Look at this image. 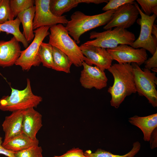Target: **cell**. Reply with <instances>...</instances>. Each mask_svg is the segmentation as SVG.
<instances>
[{
	"label": "cell",
	"mask_w": 157,
	"mask_h": 157,
	"mask_svg": "<svg viewBox=\"0 0 157 157\" xmlns=\"http://www.w3.org/2000/svg\"><path fill=\"white\" fill-rule=\"evenodd\" d=\"M108 70L113 75L114 82L108 88L111 96V106L117 108L125 98L136 92L131 63H115Z\"/></svg>",
	"instance_id": "1"
},
{
	"label": "cell",
	"mask_w": 157,
	"mask_h": 157,
	"mask_svg": "<svg viewBox=\"0 0 157 157\" xmlns=\"http://www.w3.org/2000/svg\"><path fill=\"white\" fill-rule=\"evenodd\" d=\"M117 9L108 10L94 15H89L77 11L71 16L65 27L69 34L76 44L85 33L96 28L106 25L111 19Z\"/></svg>",
	"instance_id": "2"
},
{
	"label": "cell",
	"mask_w": 157,
	"mask_h": 157,
	"mask_svg": "<svg viewBox=\"0 0 157 157\" xmlns=\"http://www.w3.org/2000/svg\"><path fill=\"white\" fill-rule=\"evenodd\" d=\"M49 29V43L65 53L75 66H82L85 57L80 47L70 36L65 26L60 24L50 27Z\"/></svg>",
	"instance_id": "3"
},
{
	"label": "cell",
	"mask_w": 157,
	"mask_h": 157,
	"mask_svg": "<svg viewBox=\"0 0 157 157\" xmlns=\"http://www.w3.org/2000/svg\"><path fill=\"white\" fill-rule=\"evenodd\" d=\"M10 96H5L0 99V110L13 112L30 108H36L42 100V98L33 92L30 80L27 79L25 88L22 90L11 87Z\"/></svg>",
	"instance_id": "4"
},
{
	"label": "cell",
	"mask_w": 157,
	"mask_h": 157,
	"mask_svg": "<svg viewBox=\"0 0 157 157\" xmlns=\"http://www.w3.org/2000/svg\"><path fill=\"white\" fill-rule=\"evenodd\" d=\"M90 38L94 39L83 44L99 47L104 49H111L120 44L131 46L135 40L134 34L126 29L115 27L102 32L92 31L90 33Z\"/></svg>",
	"instance_id": "5"
},
{
	"label": "cell",
	"mask_w": 157,
	"mask_h": 157,
	"mask_svg": "<svg viewBox=\"0 0 157 157\" xmlns=\"http://www.w3.org/2000/svg\"><path fill=\"white\" fill-rule=\"evenodd\" d=\"M132 74L136 92L145 97L154 107L157 106V77L155 72L145 68L142 69L135 63H132Z\"/></svg>",
	"instance_id": "6"
},
{
	"label": "cell",
	"mask_w": 157,
	"mask_h": 157,
	"mask_svg": "<svg viewBox=\"0 0 157 157\" xmlns=\"http://www.w3.org/2000/svg\"><path fill=\"white\" fill-rule=\"evenodd\" d=\"M133 3L141 16V18L136 20L140 26V31L138 38L131 46L135 49H144L153 55L157 50V38L151 34V29L157 15L155 14L147 15L142 12L135 2Z\"/></svg>",
	"instance_id": "7"
},
{
	"label": "cell",
	"mask_w": 157,
	"mask_h": 157,
	"mask_svg": "<svg viewBox=\"0 0 157 157\" xmlns=\"http://www.w3.org/2000/svg\"><path fill=\"white\" fill-rule=\"evenodd\" d=\"M49 26H43L34 31L35 36L31 44L26 49L21 51L20 56L15 65L19 66L24 71H28L33 66H39L41 63L38 53L43 40L50 34Z\"/></svg>",
	"instance_id": "8"
},
{
	"label": "cell",
	"mask_w": 157,
	"mask_h": 157,
	"mask_svg": "<svg viewBox=\"0 0 157 157\" xmlns=\"http://www.w3.org/2000/svg\"><path fill=\"white\" fill-rule=\"evenodd\" d=\"M50 0H35V8L33 21V29L43 26L50 27L58 24H67L68 20L66 16H56L51 11L49 7Z\"/></svg>",
	"instance_id": "9"
},
{
	"label": "cell",
	"mask_w": 157,
	"mask_h": 157,
	"mask_svg": "<svg viewBox=\"0 0 157 157\" xmlns=\"http://www.w3.org/2000/svg\"><path fill=\"white\" fill-rule=\"evenodd\" d=\"M106 50L113 60L119 64L135 63L140 66L147 59L148 56L145 49H135L127 44H120Z\"/></svg>",
	"instance_id": "10"
},
{
	"label": "cell",
	"mask_w": 157,
	"mask_h": 157,
	"mask_svg": "<svg viewBox=\"0 0 157 157\" xmlns=\"http://www.w3.org/2000/svg\"><path fill=\"white\" fill-rule=\"evenodd\" d=\"M133 3L125 4L117 9L112 18L103 28L106 30L118 27L126 29L133 25L139 14Z\"/></svg>",
	"instance_id": "11"
},
{
	"label": "cell",
	"mask_w": 157,
	"mask_h": 157,
	"mask_svg": "<svg viewBox=\"0 0 157 157\" xmlns=\"http://www.w3.org/2000/svg\"><path fill=\"white\" fill-rule=\"evenodd\" d=\"M79 47L85 57L84 62L90 66L94 65L104 71L112 65L113 60L106 49L83 44Z\"/></svg>",
	"instance_id": "12"
},
{
	"label": "cell",
	"mask_w": 157,
	"mask_h": 157,
	"mask_svg": "<svg viewBox=\"0 0 157 157\" xmlns=\"http://www.w3.org/2000/svg\"><path fill=\"white\" fill-rule=\"evenodd\" d=\"M81 72L79 81L81 85L87 89L94 88L100 90L106 87L108 78L104 71L97 67L89 65L85 62Z\"/></svg>",
	"instance_id": "13"
},
{
	"label": "cell",
	"mask_w": 157,
	"mask_h": 157,
	"mask_svg": "<svg viewBox=\"0 0 157 157\" xmlns=\"http://www.w3.org/2000/svg\"><path fill=\"white\" fill-rule=\"evenodd\" d=\"M21 51L19 42L14 37L8 41L0 40V66L9 67L15 64Z\"/></svg>",
	"instance_id": "14"
},
{
	"label": "cell",
	"mask_w": 157,
	"mask_h": 157,
	"mask_svg": "<svg viewBox=\"0 0 157 157\" xmlns=\"http://www.w3.org/2000/svg\"><path fill=\"white\" fill-rule=\"evenodd\" d=\"M23 110L22 132L31 138L36 140V134L43 126L42 115L34 108Z\"/></svg>",
	"instance_id": "15"
},
{
	"label": "cell",
	"mask_w": 157,
	"mask_h": 157,
	"mask_svg": "<svg viewBox=\"0 0 157 157\" xmlns=\"http://www.w3.org/2000/svg\"><path fill=\"white\" fill-rule=\"evenodd\" d=\"M23 110H19L12 112L10 115L6 117L2 124L5 133L3 142H5L12 138L22 133Z\"/></svg>",
	"instance_id": "16"
},
{
	"label": "cell",
	"mask_w": 157,
	"mask_h": 157,
	"mask_svg": "<svg viewBox=\"0 0 157 157\" xmlns=\"http://www.w3.org/2000/svg\"><path fill=\"white\" fill-rule=\"evenodd\" d=\"M104 2V0H50L49 7L54 15L60 17L80 3L99 4Z\"/></svg>",
	"instance_id": "17"
},
{
	"label": "cell",
	"mask_w": 157,
	"mask_h": 157,
	"mask_svg": "<svg viewBox=\"0 0 157 157\" xmlns=\"http://www.w3.org/2000/svg\"><path fill=\"white\" fill-rule=\"evenodd\" d=\"M129 121L142 131L144 140L149 142L152 133L157 127V113L144 117L135 115L129 118Z\"/></svg>",
	"instance_id": "18"
},
{
	"label": "cell",
	"mask_w": 157,
	"mask_h": 157,
	"mask_svg": "<svg viewBox=\"0 0 157 157\" xmlns=\"http://www.w3.org/2000/svg\"><path fill=\"white\" fill-rule=\"evenodd\" d=\"M39 143L37 139H33L22 132L6 142H3L2 145L7 150L16 153L38 145Z\"/></svg>",
	"instance_id": "19"
},
{
	"label": "cell",
	"mask_w": 157,
	"mask_h": 157,
	"mask_svg": "<svg viewBox=\"0 0 157 157\" xmlns=\"http://www.w3.org/2000/svg\"><path fill=\"white\" fill-rule=\"evenodd\" d=\"M35 8V6L19 13L17 16L23 28V34L28 43L32 41L35 34L33 29V21Z\"/></svg>",
	"instance_id": "20"
},
{
	"label": "cell",
	"mask_w": 157,
	"mask_h": 157,
	"mask_svg": "<svg viewBox=\"0 0 157 157\" xmlns=\"http://www.w3.org/2000/svg\"><path fill=\"white\" fill-rule=\"evenodd\" d=\"M21 22L17 17L15 19L8 21L0 24V32H4L7 34H12L19 42H21L24 47L26 48L28 43L20 31L19 26Z\"/></svg>",
	"instance_id": "21"
},
{
	"label": "cell",
	"mask_w": 157,
	"mask_h": 157,
	"mask_svg": "<svg viewBox=\"0 0 157 157\" xmlns=\"http://www.w3.org/2000/svg\"><path fill=\"white\" fill-rule=\"evenodd\" d=\"M53 64L51 69L66 73L70 72L73 63L69 58L57 48L52 46Z\"/></svg>",
	"instance_id": "22"
},
{
	"label": "cell",
	"mask_w": 157,
	"mask_h": 157,
	"mask_svg": "<svg viewBox=\"0 0 157 157\" xmlns=\"http://www.w3.org/2000/svg\"><path fill=\"white\" fill-rule=\"evenodd\" d=\"M141 148V144L138 141L134 142L131 149L127 153L122 155L114 154L109 151L101 149H98L94 152H92L90 150H87L84 152L87 157H134L139 152Z\"/></svg>",
	"instance_id": "23"
},
{
	"label": "cell",
	"mask_w": 157,
	"mask_h": 157,
	"mask_svg": "<svg viewBox=\"0 0 157 157\" xmlns=\"http://www.w3.org/2000/svg\"><path fill=\"white\" fill-rule=\"evenodd\" d=\"M38 55L43 66L51 68L53 64L52 46L49 43L42 42L39 47Z\"/></svg>",
	"instance_id": "24"
},
{
	"label": "cell",
	"mask_w": 157,
	"mask_h": 157,
	"mask_svg": "<svg viewBox=\"0 0 157 157\" xmlns=\"http://www.w3.org/2000/svg\"><path fill=\"white\" fill-rule=\"evenodd\" d=\"M34 0H10V4L14 17L20 13L34 6Z\"/></svg>",
	"instance_id": "25"
},
{
	"label": "cell",
	"mask_w": 157,
	"mask_h": 157,
	"mask_svg": "<svg viewBox=\"0 0 157 157\" xmlns=\"http://www.w3.org/2000/svg\"><path fill=\"white\" fill-rule=\"evenodd\" d=\"M9 0H0V24L14 19Z\"/></svg>",
	"instance_id": "26"
},
{
	"label": "cell",
	"mask_w": 157,
	"mask_h": 157,
	"mask_svg": "<svg viewBox=\"0 0 157 157\" xmlns=\"http://www.w3.org/2000/svg\"><path fill=\"white\" fill-rule=\"evenodd\" d=\"M142 9L147 15L150 16L151 13L157 15V0H137Z\"/></svg>",
	"instance_id": "27"
},
{
	"label": "cell",
	"mask_w": 157,
	"mask_h": 157,
	"mask_svg": "<svg viewBox=\"0 0 157 157\" xmlns=\"http://www.w3.org/2000/svg\"><path fill=\"white\" fill-rule=\"evenodd\" d=\"M41 146H34L15 153V157H43Z\"/></svg>",
	"instance_id": "28"
},
{
	"label": "cell",
	"mask_w": 157,
	"mask_h": 157,
	"mask_svg": "<svg viewBox=\"0 0 157 157\" xmlns=\"http://www.w3.org/2000/svg\"><path fill=\"white\" fill-rule=\"evenodd\" d=\"M134 0H110L102 8V10L106 11L117 9L123 5L128 3H133Z\"/></svg>",
	"instance_id": "29"
},
{
	"label": "cell",
	"mask_w": 157,
	"mask_h": 157,
	"mask_svg": "<svg viewBox=\"0 0 157 157\" xmlns=\"http://www.w3.org/2000/svg\"><path fill=\"white\" fill-rule=\"evenodd\" d=\"M53 157H87L83 150L78 148H74L60 156H55Z\"/></svg>",
	"instance_id": "30"
},
{
	"label": "cell",
	"mask_w": 157,
	"mask_h": 157,
	"mask_svg": "<svg viewBox=\"0 0 157 157\" xmlns=\"http://www.w3.org/2000/svg\"><path fill=\"white\" fill-rule=\"evenodd\" d=\"M145 68L149 70L157 69V50L151 57L147 59L144 62Z\"/></svg>",
	"instance_id": "31"
},
{
	"label": "cell",
	"mask_w": 157,
	"mask_h": 157,
	"mask_svg": "<svg viewBox=\"0 0 157 157\" xmlns=\"http://www.w3.org/2000/svg\"><path fill=\"white\" fill-rule=\"evenodd\" d=\"M157 130L156 128L152 133L149 140L150 146L151 149L157 147Z\"/></svg>",
	"instance_id": "32"
},
{
	"label": "cell",
	"mask_w": 157,
	"mask_h": 157,
	"mask_svg": "<svg viewBox=\"0 0 157 157\" xmlns=\"http://www.w3.org/2000/svg\"><path fill=\"white\" fill-rule=\"evenodd\" d=\"M2 138L0 136V154H2L8 157H15V153L7 150L2 145L3 143Z\"/></svg>",
	"instance_id": "33"
},
{
	"label": "cell",
	"mask_w": 157,
	"mask_h": 157,
	"mask_svg": "<svg viewBox=\"0 0 157 157\" xmlns=\"http://www.w3.org/2000/svg\"><path fill=\"white\" fill-rule=\"evenodd\" d=\"M151 34L157 38V26L154 24L152 28Z\"/></svg>",
	"instance_id": "34"
}]
</instances>
